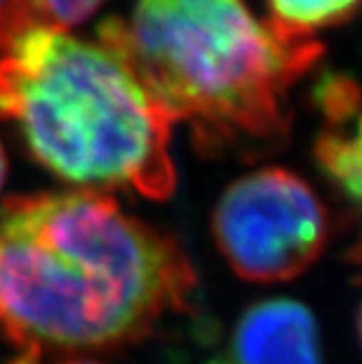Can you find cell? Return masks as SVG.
Masks as SVG:
<instances>
[{
    "instance_id": "1",
    "label": "cell",
    "mask_w": 362,
    "mask_h": 364,
    "mask_svg": "<svg viewBox=\"0 0 362 364\" xmlns=\"http://www.w3.org/2000/svg\"><path fill=\"white\" fill-rule=\"evenodd\" d=\"M194 284L171 236L98 190L11 196L0 210V332L18 347L136 341Z\"/></svg>"
},
{
    "instance_id": "2",
    "label": "cell",
    "mask_w": 362,
    "mask_h": 364,
    "mask_svg": "<svg viewBox=\"0 0 362 364\" xmlns=\"http://www.w3.org/2000/svg\"><path fill=\"white\" fill-rule=\"evenodd\" d=\"M0 118L53 175L149 198L175 190L173 118L101 42L36 22H0Z\"/></svg>"
},
{
    "instance_id": "3",
    "label": "cell",
    "mask_w": 362,
    "mask_h": 364,
    "mask_svg": "<svg viewBox=\"0 0 362 364\" xmlns=\"http://www.w3.org/2000/svg\"><path fill=\"white\" fill-rule=\"evenodd\" d=\"M98 42L201 146L280 136L290 85L323 53L312 36L257 20L245 0H138L131 18L101 24Z\"/></svg>"
},
{
    "instance_id": "4",
    "label": "cell",
    "mask_w": 362,
    "mask_h": 364,
    "mask_svg": "<svg viewBox=\"0 0 362 364\" xmlns=\"http://www.w3.org/2000/svg\"><path fill=\"white\" fill-rule=\"evenodd\" d=\"M214 238L243 279L273 284L302 275L327 242V216L314 190L284 168H262L225 190Z\"/></svg>"
},
{
    "instance_id": "5",
    "label": "cell",
    "mask_w": 362,
    "mask_h": 364,
    "mask_svg": "<svg viewBox=\"0 0 362 364\" xmlns=\"http://www.w3.org/2000/svg\"><path fill=\"white\" fill-rule=\"evenodd\" d=\"M236 364H321L314 316L297 301L251 308L234 336Z\"/></svg>"
},
{
    "instance_id": "6",
    "label": "cell",
    "mask_w": 362,
    "mask_h": 364,
    "mask_svg": "<svg viewBox=\"0 0 362 364\" xmlns=\"http://www.w3.org/2000/svg\"><path fill=\"white\" fill-rule=\"evenodd\" d=\"M316 101L330 122L316 142V159L339 188L358 203L360 196V114L358 90L347 77L330 75L316 90Z\"/></svg>"
},
{
    "instance_id": "7",
    "label": "cell",
    "mask_w": 362,
    "mask_h": 364,
    "mask_svg": "<svg viewBox=\"0 0 362 364\" xmlns=\"http://www.w3.org/2000/svg\"><path fill=\"white\" fill-rule=\"evenodd\" d=\"M105 0H7L0 22H36L55 28H70L87 20Z\"/></svg>"
},
{
    "instance_id": "8",
    "label": "cell",
    "mask_w": 362,
    "mask_h": 364,
    "mask_svg": "<svg viewBox=\"0 0 362 364\" xmlns=\"http://www.w3.org/2000/svg\"><path fill=\"white\" fill-rule=\"evenodd\" d=\"M271 20L302 36L347 18L358 0H267Z\"/></svg>"
},
{
    "instance_id": "9",
    "label": "cell",
    "mask_w": 362,
    "mask_h": 364,
    "mask_svg": "<svg viewBox=\"0 0 362 364\" xmlns=\"http://www.w3.org/2000/svg\"><path fill=\"white\" fill-rule=\"evenodd\" d=\"M38 360H40V353H38V351H28V353L18 355V358L11 360L9 364H38Z\"/></svg>"
},
{
    "instance_id": "10",
    "label": "cell",
    "mask_w": 362,
    "mask_h": 364,
    "mask_svg": "<svg viewBox=\"0 0 362 364\" xmlns=\"http://www.w3.org/2000/svg\"><path fill=\"white\" fill-rule=\"evenodd\" d=\"M5 173H7V161H5V151H3V144H0V188H3Z\"/></svg>"
},
{
    "instance_id": "11",
    "label": "cell",
    "mask_w": 362,
    "mask_h": 364,
    "mask_svg": "<svg viewBox=\"0 0 362 364\" xmlns=\"http://www.w3.org/2000/svg\"><path fill=\"white\" fill-rule=\"evenodd\" d=\"M57 364H101V362H94V360H85V358H70V360H63Z\"/></svg>"
},
{
    "instance_id": "12",
    "label": "cell",
    "mask_w": 362,
    "mask_h": 364,
    "mask_svg": "<svg viewBox=\"0 0 362 364\" xmlns=\"http://www.w3.org/2000/svg\"><path fill=\"white\" fill-rule=\"evenodd\" d=\"M5 5H7V0H0V9H3Z\"/></svg>"
}]
</instances>
